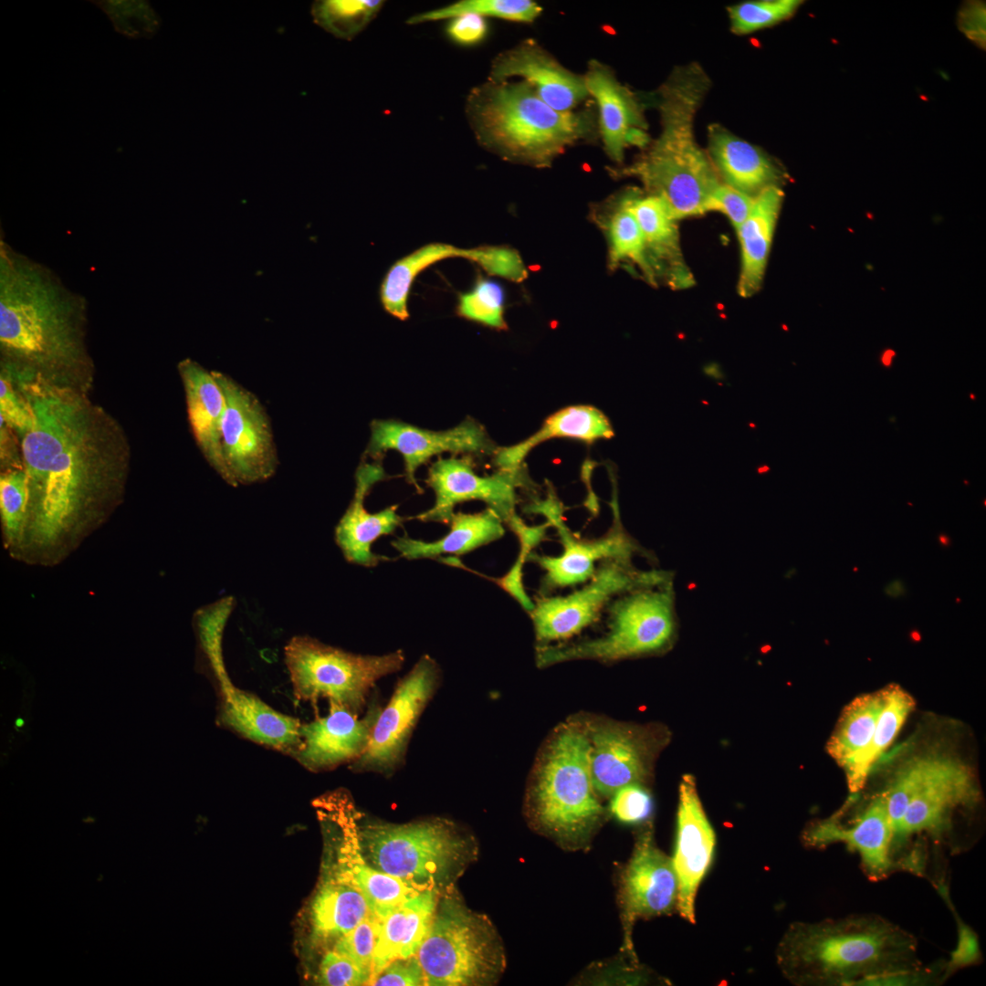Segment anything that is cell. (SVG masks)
Wrapping results in <instances>:
<instances>
[{
    "instance_id": "obj_1",
    "label": "cell",
    "mask_w": 986,
    "mask_h": 986,
    "mask_svg": "<svg viewBox=\"0 0 986 986\" xmlns=\"http://www.w3.org/2000/svg\"><path fill=\"white\" fill-rule=\"evenodd\" d=\"M0 368L15 379L32 412V425L19 437L28 501L12 558L32 566H57L122 503L129 438L89 393L36 373Z\"/></svg>"
},
{
    "instance_id": "obj_2",
    "label": "cell",
    "mask_w": 986,
    "mask_h": 986,
    "mask_svg": "<svg viewBox=\"0 0 986 986\" xmlns=\"http://www.w3.org/2000/svg\"><path fill=\"white\" fill-rule=\"evenodd\" d=\"M86 299L47 266L0 239V366L89 393Z\"/></svg>"
},
{
    "instance_id": "obj_3",
    "label": "cell",
    "mask_w": 986,
    "mask_h": 986,
    "mask_svg": "<svg viewBox=\"0 0 986 986\" xmlns=\"http://www.w3.org/2000/svg\"><path fill=\"white\" fill-rule=\"evenodd\" d=\"M777 960L792 983L821 986H857L921 965L917 938L876 914L793 923L778 946Z\"/></svg>"
},
{
    "instance_id": "obj_4",
    "label": "cell",
    "mask_w": 986,
    "mask_h": 986,
    "mask_svg": "<svg viewBox=\"0 0 986 986\" xmlns=\"http://www.w3.org/2000/svg\"><path fill=\"white\" fill-rule=\"evenodd\" d=\"M466 115L484 148L504 160L539 167L551 164L593 129L584 114L552 109L525 81L488 79L469 92Z\"/></svg>"
},
{
    "instance_id": "obj_5",
    "label": "cell",
    "mask_w": 986,
    "mask_h": 986,
    "mask_svg": "<svg viewBox=\"0 0 986 986\" xmlns=\"http://www.w3.org/2000/svg\"><path fill=\"white\" fill-rule=\"evenodd\" d=\"M527 807L534 827L561 846L589 844L604 811L593 782L587 725L564 724L553 734L536 767Z\"/></svg>"
},
{
    "instance_id": "obj_6",
    "label": "cell",
    "mask_w": 986,
    "mask_h": 986,
    "mask_svg": "<svg viewBox=\"0 0 986 986\" xmlns=\"http://www.w3.org/2000/svg\"><path fill=\"white\" fill-rule=\"evenodd\" d=\"M358 832L367 862L417 889L444 893L477 856L475 837L441 817L393 823L359 811Z\"/></svg>"
},
{
    "instance_id": "obj_7",
    "label": "cell",
    "mask_w": 986,
    "mask_h": 986,
    "mask_svg": "<svg viewBox=\"0 0 986 986\" xmlns=\"http://www.w3.org/2000/svg\"><path fill=\"white\" fill-rule=\"evenodd\" d=\"M416 957L430 986L492 985L506 968L503 943L493 923L470 909L454 888L440 895Z\"/></svg>"
},
{
    "instance_id": "obj_8",
    "label": "cell",
    "mask_w": 986,
    "mask_h": 986,
    "mask_svg": "<svg viewBox=\"0 0 986 986\" xmlns=\"http://www.w3.org/2000/svg\"><path fill=\"white\" fill-rule=\"evenodd\" d=\"M404 655H359L323 644L309 636H294L285 646V663L296 697L342 706L360 714L367 696L381 678L399 671Z\"/></svg>"
},
{
    "instance_id": "obj_9",
    "label": "cell",
    "mask_w": 986,
    "mask_h": 986,
    "mask_svg": "<svg viewBox=\"0 0 986 986\" xmlns=\"http://www.w3.org/2000/svg\"><path fill=\"white\" fill-rule=\"evenodd\" d=\"M666 584L656 590L650 589L654 586L634 590L613 607L610 630L604 636L570 646L541 649L538 664L582 658L616 660L665 648L676 629L673 593Z\"/></svg>"
},
{
    "instance_id": "obj_10",
    "label": "cell",
    "mask_w": 986,
    "mask_h": 986,
    "mask_svg": "<svg viewBox=\"0 0 986 986\" xmlns=\"http://www.w3.org/2000/svg\"><path fill=\"white\" fill-rule=\"evenodd\" d=\"M441 683L436 661L424 655L397 683L382 708L362 755L351 763L357 772L392 776L404 763L412 734Z\"/></svg>"
},
{
    "instance_id": "obj_11",
    "label": "cell",
    "mask_w": 986,
    "mask_h": 986,
    "mask_svg": "<svg viewBox=\"0 0 986 986\" xmlns=\"http://www.w3.org/2000/svg\"><path fill=\"white\" fill-rule=\"evenodd\" d=\"M225 396L221 441L226 483L232 487L270 478L278 456L269 418L257 397L220 372L212 371Z\"/></svg>"
},
{
    "instance_id": "obj_12",
    "label": "cell",
    "mask_w": 986,
    "mask_h": 986,
    "mask_svg": "<svg viewBox=\"0 0 986 986\" xmlns=\"http://www.w3.org/2000/svg\"><path fill=\"white\" fill-rule=\"evenodd\" d=\"M319 820L334 842V863L329 869L353 884L365 897L371 911L383 918L414 894L402 880L373 868L365 859L358 832V813L351 797L334 792L315 802Z\"/></svg>"
},
{
    "instance_id": "obj_13",
    "label": "cell",
    "mask_w": 986,
    "mask_h": 986,
    "mask_svg": "<svg viewBox=\"0 0 986 986\" xmlns=\"http://www.w3.org/2000/svg\"><path fill=\"white\" fill-rule=\"evenodd\" d=\"M666 582L660 572H636L626 563L610 561L594 572L588 584L562 597L540 600L531 610L537 638L564 639L579 633L598 617L612 597L622 592Z\"/></svg>"
},
{
    "instance_id": "obj_14",
    "label": "cell",
    "mask_w": 986,
    "mask_h": 986,
    "mask_svg": "<svg viewBox=\"0 0 986 986\" xmlns=\"http://www.w3.org/2000/svg\"><path fill=\"white\" fill-rule=\"evenodd\" d=\"M978 790L970 770L951 758L930 755L928 770L910 800L891 840V857L915 834L940 840L950 826V815L960 805L974 803ZM896 865V864H895Z\"/></svg>"
},
{
    "instance_id": "obj_15",
    "label": "cell",
    "mask_w": 986,
    "mask_h": 986,
    "mask_svg": "<svg viewBox=\"0 0 986 986\" xmlns=\"http://www.w3.org/2000/svg\"><path fill=\"white\" fill-rule=\"evenodd\" d=\"M587 728L593 782L597 794L604 797H612L625 785L645 781L666 740L665 733L653 728L617 723Z\"/></svg>"
},
{
    "instance_id": "obj_16",
    "label": "cell",
    "mask_w": 986,
    "mask_h": 986,
    "mask_svg": "<svg viewBox=\"0 0 986 986\" xmlns=\"http://www.w3.org/2000/svg\"><path fill=\"white\" fill-rule=\"evenodd\" d=\"M520 481L519 471L499 469L496 474L482 477L474 471L467 457L440 458L429 468L426 479L435 492V503L415 518L421 521L449 524L456 505L481 500L508 523L516 514L515 488Z\"/></svg>"
},
{
    "instance_id": "obj_17",
    "label": "cell",
    "mask_w": 986,
    "mask_h": 986,
    "mask_svg": "<svg viewBox=\"0 0 986 986\" xmlns=\"http://www.w3.org/2000/svg\"><path fill=\"white\" fill-rule=\"evenodd\" d=\"M677 893L672 859L656 846L651 832L642 834L621 876L619 903L627 950L633 949L631 933L636 920L677 909Z\"/></svg>"
},
{
    "instance_id": "obj_18",
    "label": "cell",
    "mask_w": 986,
    "mask_h": 986,
    "mask_svg": "<svg viewBox=\"0 0 986 986\" xmlns=\"http://www.w3.org/2000/svg\"><path fill=\"white\" fill-rule=\"evenodd\" d=\"M491 448L485 430L473 420L445 431H434L396 420H375L366 453L379 457L388 450L399 452L404 462L407 481L420 491L415 478L419 467L432 456L445 453H483Z\"/></svg>"
},
{
    "instance_id": "obj_19",
    "label": "cell",
    "mask_w": 986,
    "mask_h": 986,
    "mask_svg": "<svg viewBox=\"0 0 986 986\" xmlns=\"http://www.w3.org/2000/svg\"><path fill=\"white\" fill-rule=\"evenodd\" d=\"M382 708L376 698L371 700L365 715L360 718L358 713L330 703L326 716L301 724L296 759L312 771L352 763L365 751Z\"/></svg>"
},
{
    "instance_id": "obj_20",
    "label": "cell",
    "mask_w": 986,
    "mask_h": 986,
    "mask_svg": "<svg viewBox=\"0 0 986 986\" xmlns=\"http://www.w3.org/2000/svg\"><path fill=\"white\" fill-rule=\"evenodd\" d=\"M715 833L700 802L695 778L684 775L679 786L673 866L678 884L677 909L694 924L698 888L712 860Z\"/></svg>"
},
{
    "instance_id": "obj_21",
    "label": "cell",
    "mask_w": 986,
    "mask_h": 986,
    "mask_svg": "<svg viewBox=\"0 0 986 986\" xmlns=\"http://www.w3.org/2000/svg\"><path fill=\"white\" fill-rule=\"evenodd\" d=\"M803 839L813 847L844 844L859 855L865 874L874 881L886 878L896 867L890 852L892 828L883 792L874 796L851 825H842L831 817L806 829Z\"/></svg>"
},
{
    "instance_id": "obj_22",
    "label": "cell",
    "mask_w": 986,
    "mask_h": 986,
    "mask_svg": "<svg viewBox=\"0 0 986 986\" xmlns=\"http://www.w3.org/2000/svg\"><path fill=\"white\" fill-rule=\"evenodd\" d=\"M385 478L381 464L362 462L355 474L353 498L335 529V541L348 562L373 567L387 558L372 552V544L401 524L397 505L370 513L364 500L372 488Z\"/></svg>"
},
{
    "instance_id": "obj_23",
    "label": "cell",
    "mask_w": 986,
    "mask_h": 986,
    "mask_svg": "<svg viewBox=\"0 0 986 986\" xmlns=\"http://www.w3.org/2000/svg\"><path fill=\"white\" fill-rule=\"evenodd\" d=\"M623 195L641 229L658 284L665 282L672 289L692 287L695 279L682 254L677 219L667 203L660 196L642 194L637 190Z\"/></svg>"
},
{
    "instance_id": "obj_24",
    "label": "cell",
    "mask_w": 986,
    "mask_h": 986,
    "mask_svg": "<svg viewBox=\"0 0 986 986\" xmlns=\"http://www.w3.org/2000/svg\"><path fill=\"white\" fill-rule=\"evenodd\" d=\"M511 77L524 79L540 100L559 111H571L589 95L583 78L563 68L532 43L504 51L493 60L489 79Z\"/></svg>"
},
{
    "instance_id": "obj_25",
    "label": "cell",
    "mask_w": 986,
    "mask_h": 986,
    "mask_svg": "<svg viewBox=\"0 0 986 986\" xmlns=\"http://www.w3.org/2000/svg\"><path fill=\"white\" fill-rule=\"evenodd\" d=\"M213 669L222 692L223 723L258 744L294 754L300 746L299 721L234 686L225 665Z\"/></svg>"
},
{
    "instance_id": "obj_26",
    "label": "cell",
    "mask_w": 986,
    "mask_h": 986,
    "mask_svg": "<svg viewBox=\"0 0 986 986\" xmlns=\"http://www.w3.org/2000/svg\"><path fill=\"white\" fill-rule=\"evenodd\" d=\"M551 523L557 527L563 551L560 556H536L535 561L545 571L549 585L568 586L587 581L594 574L595 563L608 560L627 564L635 546L629 538L614 527L606 536L592 541L576 540L561 520L556 505L545 504Z\"/></svg>"
},
{
    "instance_id": "obj_27",
    "label": "cell",
    "mask_w": 986,
    "mask_h": 986,
    "mask_svg": "<svg viewBox=\"0 0 986 986\" xmlns=\"http://www.w3.org/2000/svg\"><path fill=\"white\" fill-rule=\"evenodd\" d=\"M178 372L184 389L187 416L194 438L208 464L226 481L221 441L226 405L223 391L213 372L192 359L181 361Z\"/></svg>"
},
{
    "instance_id": "obj_28",
    "label": "cell",
    "mask_w": 986,
    "mask_h": 986,
    "mask_svg": "<svg viewBox=\"0 0 986 986\" xmlns=\"http://www.w3.org/2000/svg\"><path fill=\"white\" fill-rule=\"evenodd\" d=\"M583 79L588 93L599 107L605 151L614 161L621 162L627 144H642L645 141L638 106L630 92L600 64L593 63Z\"/></svg>"
},
{
    "instance_id": "obj_29",
    "label": "cell",
    "mask_w": 986,
    "mask_h": 986,
    "mask_svg": "<svg viewBox=\"0 0 986 986\" xmlns=\"http://www.w3.org/2000/svg\"><path fill=\"white\" fill-rule=\"evenodd\" d=\"M441 894L433 889L421 890L381 918L372 979L391 961L416 955Z\"/></svg>"
},
{
    "instance_id": "obj_30",
    "label": "cell",
    "mask_w": 986,
    "mask_h": 986,
    "mask_svg": "<svg viewBox=\"0 0 986 986\" xmlns=\"http://www.w3.org/2000/svg\"><path fill=\"white\" fill-rule=\"evenodd\" d=\"M709 159L724 184L752 197L778 186L781 172L760 149L715 125L708 131Z\"/></svg>"
},
{
    "instance_id": "obj_31",
    "label": "cell",
    "mask_w": 986,
    "mask_h": 986,
    "mask_svg": "<svg viewBox=\"0 0 986 986\" xmlns=\"http://www.w3.org/2000/svg\"><path fill=\"white\" fill-rule=\"evenodd\" d=\"M782 199L779 186L763 190L754 197L749 216L737 229L741 257L738 282L740 297H751L761 287Z\"/></svg>"
},
{
    "instance_id": "obj_32",
    "label": "cell",
    "mask_w": 986,
    "mask_h": 986,
    "mask_svg": "<svg viewBox=\"0 0 986 986\" xmlns=\"http://www.w3.org/2000/svg\"><path fill=\"white\" fill-rule=\"evenodd\" d=\"M591 216L606 239L608 267L611 270L620 267H630L645 282L656 287L658 281L641 229L624 195L593 209Z\"/></svg>"
},
{
    "instance_id": "obj_33",
    "label": "cell",
    "mask_w": 986,
    "mask_h": 986,
    "mask_svg": "<svg viewBox=\"0 0 986 986\" xmlns=\"http://www.w3.org/2000/svg\"><path fill=\"white\" fill-rule=\"evenodd\" d=\"M371 913L363 894L351 882L328 870L310 907L313 939L336 941Z\"/></svg>"
},
{
    "instance_id": "obj_34",
    "label": "cell",
    "mask_w": 986,
    "mask_h": 986,
    "mask_svg": "<svg viewBox=\"0 0 986 986\" xmlns=\"http://www.w3.org/2000/svg\"><path fill=\"white\" fill-rule=\"evenodd\" d=\"M501 518L491 509L478 513H454L450 530L435 541H424L404 535L392 542L401 557L408 560L435 558L442 554L463 555L500 539L505 530Z\"/></svg>"
},
{
    "instance_id": "obj_35",
    "label": "cell",
    "mask_w": 986,
    "mask_h": 986,
    "mask_svg": "<svg viewBox=\"0 0 986 986\" xmlns=\"http://www.w3.org/2000/svg\"><path fill=\"white\" fill-rule=\"evenodd\" d=\"M613 435V427L600 410L590 405L570 406L550 416L540 430L528 439L498 450L495 462L500 470L519 471L529 452L551 438L568 437L592 443Z\"/></svg>"
},
{
    "instance_id": "obj_36",
    "label": "cell",
    "mask_w": 986,
    "mask_h": 986,
    "mask_svg": "<svg viewBox=\"0 0 986 986\" xmlns=\"http://www.w3.org/2000/svg\"><path fill=\"white\" fill-rule=\"evenodd\" d=\"M914 705L912 697L898 685L885 687V704L871 740L843 768L852 795L863 789L872 766L895 740Z\"/></svg>"
},
{
    "instance_id": "obj_37",
    "label": "cell",
    "mask_w": 986,
    "mask_h": 986,
    "mask_svg": "<svg viewBox=\"0 0 986 986\" xmlns=\"http://www.w3.org/2000/svg\"><path fill=\"white\" fill-rule=\"evenodd\" d=\"M466 252L467 248L435 242L422 246L395 261L384 276L380 288V299L385 311L398 320H407L408 297L415 278L441 260L465 258Z\"/></svg>"
},
{
    "instance_id": "obj_38",
    "label": "cell",
    "mask_w": 986,
    "mask_h": 986,
    "mask_svg": "<svg viewBox=\"0 0 986 986\" xmlns=\"http://www.w3.org/2000/svg\"><path fill=\"white\" fill-rule=\"evenodd\" d=\"M885 704V688L856 697L844 709L826 745L828 754L844 768L869 743Z\"/></svg>"
},
{
    "instance_id": "obj_39",
    "label": "cell",
    "mask_w": 986,
    "mask_h": 986,
    "mask_svg": "<svg viewBox=\"0 0 986 986\" xmlns=\"http://www.w3.org/2000/svg\"><path fill=\"white\" fill-rule=\"evenodd\" d=\"M382 0H318L311 5L313 21L334 37L351 40L376 17Z\"/></svg>"
},
{
    "instance_id": "obj_40",
    "label": "cell",
    "mask_w": 986,
    "mask_h": 986,
    "mask_svg": "<svg viewBox=\"0 0 986 986\" xmlns=\"http://www.w3.org/2000/svg\"><path fill=\"white\" fill-rule=\"evenodd\" d=\"M541 12V7L530 0H461L448 5L418 13L410 16L406 23H421L451 19L464 14H476L483 17H496L515 22H531Z\"/></svg>"
},
{
    "instance_id": "obj_41",
    "label": "cell",
    "mask_w": 986,
    "mask_h": 986,
    "mask_svg": "<svg viewBox=\"0 0 986 986\" xmlns=\"http://www.w3.org/2000/svg\"><path fill=\"white\" fill-rule=\"evenodd\" d=\"M27 481L24 468L1 470L0 516L4 548L12 557L21 540L26 509Z\"/></svg>"
},
{
    "instance_id": "obj_42",
    "label": "cell",
    "mask_w": 986,
    "mask_h": 986,
    "mask_svg": "<svg viewBox=\"0 0 986 986\" xmlns=\"http://www.w3.org/2000/svg\"><path fill=\"white\" fill-rule=\"evenodd\" d=\"M505 291L495 280L478 276L472 288L458 296V316L484 326L506 330Z\"/></svg>"
},
{
    "instance_id": "obj_43",
    "label": "cell",
    "mask_w": 986,
    "mask_h": 986,
    "mask_svg": "<svg viewBox=\"0 0 986 986\" xmlns=\"http://www.w3.org/2000/svg\"><path fill=\"white\" fill-rule=\"evenodd\" d=\"M91 3L109 17L116 32L128 38H152L160 29L161 18L148 1L100 0Z\"/></svg>"
},
{
    "instance_id": "obj_44",
    "label": "cell",
    "mask_w": 986,
    "mask_h": 986,
    "mask_svg": "<svg viewBox=\"0 0 986 986\" xmlns=\"http://www.w3.org/2000/svg\"><path fill=\"white\" fill-rule=\"evenodd\" d=\"M799 0H760L729 7L731 30L750 34L791 17L801 5Z\"/></svg>"
},
{
    "instance_id": "obj_45",
    "label": "cell",
    "mask_w": 986,
    "mask_h": 986,
    "mask_svg": "<svg viewBox=\"0 0 986 986\" xmlns=\"http://www.w3.org/2000/svg\"><path fill=\"white\" fill-rule=\"evenodd\" d=\"M467 260L476 263L488 275L515 283L528 278V270L519 253L508 246H479L467 248Z\"/></svg>"
},
{
    "instance_id": "obj_46",
    "label": "cell",
    "mask_w": 986,
    "mask_h": 986,
    "mask_svg": "<svg viewBox=\"0 0 986 986\" xmlns=\"http://www.w3.org/2000/svg\"><path fill=\"white\" fill-rule=\"evenodd\" d=\"M381 918L371 913L347 934L334 942L331 949L372 971Z\"/></svg>"
},
{
    "instance_id": "obj_47",
    "label": "cell",
    "mask_w": 986,
    "mask_h": 986,
    "mask_svg": "<svg viewBox=\"0 0 986 986\" xmlns=\"http://www.w3.org/2000/svg\"><path fill=\"white\" fill-rule=\"evenodd\" d=\"M0 418L20 437L32 425V412L24 393L12 375L0 368Z\"/></svg>"
},
{
    "instance_id": "obj_48",
    "label": "cell",
    "mask_w": 986,
    "mask_h": 986,
    "mask_svg": "<svg viewBox=\"0 0 986 986\" xmlns=\"http://www.w3.org/2000/svg\"><path fill=\"white\" fill-rule=\"evenodd\" d=\"M936 886L939 892L954 913L958 927V941L955 949L951 952L949 960L945 962L943 981L950 977L958 970L977 964L981 960L978 937L975 931L967 925L955 911L949 896L945 884L938 883Z\"/></svg>"
},
{
    "instance_id": "obj_49",
    "label": "cell",
    "mask_w": 986,
    "mask_h": 986,
    "mask_svg": "<svg viewBox=\"0 0 986 986\" xmlns=\"http://www.w3.org/2000/svg\"><path fill=\"white\" fill-rule=\"evenodd\" d=\"M372 971L330 949L319 967V982L327 986L369 985Z\"/></svg>"
},
{
    "instance_id": "obj_50",
    "label": "cell",
    "mask_w": 986,
    "mask_h": 986,
    "mask_svg": "<svg viewBox=\"0 0 986 986\" xmlns=\"http://www.w3.org/2000/svg\"><path fill=\"white\" fill-rule=\"evenodd\" d=\"M610 811L620 822L640 823L646 820L651 813L652 798L641 784H628L612 795Z\"/></svg>"
},
{
    "instance_id": "obj_51",
    "label": "cell",
    "mask_w": 986,
    "mask_h": 986,
    "mask_svg": "<svg viewBox=\"0 0 986 986\" xmlns=\"http://www.w3.org/2000/svg\"><path fill=\"white\" fill-rule=\"evenodd\" d=\"M754 197L721 183L708 201V212L724 214L737 230L749 216Z\"/></svg>"
},
{
    "instance_id": "obj_52",
    "label": "cell",
    "mask_w": 986,
    "mask_h": 986,
    "mask_svg": "<svg viewBox=\"0 0 986 986\" xmlns=\"http://www.w3.org/2000/svg\"><path fill=\"white\" fill-rule=\"evenodd\" d=\"M369 985L424 986L426 985V981L423 968L416 955H414L388 963L372 977Z\"/></svg>"
},
{
    "instance_id": "obj_53",
    "label": "cell",
    "mask_w": 986,
    "mask_h": 986,
    "mask_svg": "<svg viewBox=\"0 0 986 986\" xmlns=\"http://www.w3.org/2000/svg\"><path fill=\"white\" fill-rule=\"evenodd\" d=\"M488 32L485 17L476 14H464L450 19L446 33L457 45L472 46L482 41Z\"/></svg>"
},
{
    "instance_id": "obj_54",
    "label": "cell",
    "mask_w": 986,
    "mask_h": 986,
    "mask_svg": "<svg viewBox=\"0 0 986 986\" xmlns=\"http://www.w3.org/2000/svg\"><path fill=\"white\" fill-rule=\"evenodd\" d=\"M1 470L24 468L21 442L18 435L0 418Z\"/></svg>"
},
{
    "instance_id": "obj_55",
    "label": "cell",
    "mask_w": 986,
    "mask_h": 986,
    "mask_svg": "<svg viewBox=\"0 0 986 986\" xmlns=\"http://www.w3.org/2000/svg\"><path fill=\"white\" fill-rule=\"evenodd\" d=\"M985 10L981 4H969L960 14V26L968 37L982 45L985 40Z\"/></svg>"
},
{
    "instance_id": "obj_56",
    "label": "cell",
    "mask_w": 986,
    "mask_h": 986,
    "mask_svg": "<svg viewBox=\"0 0 986 986\" xmlns=\"http://www.w3.org/2000/svg\"><path fill=\"white\" fill-rule=\"evenodd\" d=\"M885 592L888 596L897 598L903 595L906 592V589L900 580H895L886 586Z\"/></svg>"
},
{
    "instance_id": "obj_57",
    "label": "cell",
    "mask_w": 986,
    "mask_h": 986,
    "mask_svg": "<svg viewBox=\"0 0 986 986\" xmlns=\"http://www.w3.org/2000/svg\"><path fill=\"white\" fill-rule=\"evenodd\" d=\"M938 539H939V543H940V544H941V545H942L943 547H948V546L949 545V543H950V540H949V538L948 537V535H946V534H944V533H940V534L939 535Z\"/></svg>"
},
{
    "instance_id": "obj_58",
    "label": "cell",
    "mask_w": 986,
    "mask_h": 986,
    "mask_svg": "<svg viewBox=\"0 0 986 986\" xmlns=\"http://www.w3.org/2000/svg\"><path fill=\"white\" fill-rule=\"evenodd\" d=\"M894 354H895V352H894V351H886V352L885 353V355L883 356V360H882L883 363H884L885 365H886V366H887V365H889V364H890V362H891V358H892V356H894Z\"/></svg>"
}]
</instances>
